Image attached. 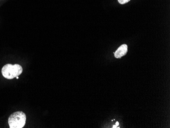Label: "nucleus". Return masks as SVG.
I'll return each mask as SVG.
<instances>
[{"label":"nucleus","instance_id":"nucleus-4","mask_svg":"<svg viewBox=\"0 0 170 128\" xmlns=\"http://www.w3.org/2000/svg\"><path fill=\"white\" fill-rule=\"evenodd\" d=\"M119 3L121 4H124L126 3H127L128 2H129L130 0H118Z\"/></svg>","mask_w":170,"mask_h":128},{"label":"nucleus","instance_id":"nucleus-5","mask_svg":"<svg viewBox=\"0 0 170 128\" xmlns=\"http://www.w3.org/2000/svg\"><path fill=\"white\" fill-rule=\"evenodd\" d=\"M119 122H116V125L117 126H119Z\"/></svg>","mask_w":170,"mask_h":128},{"label":"nucleus","instance_id":"nucleus-2","mask_svg":"<svg viewBox=\"0 0 170 128\" xmlns=\"http://www.w3.org/2000/svg\"><path fill=\"white\" fill-rule=\"evenodd\" d=\"M26 115L22 111L12 113L8 118V124L10 128H22L25 126Z\"/></svg>","mask_w":170,"mask_h":128},{"label":"nucleus","instance_id":"nucleus-3","mask_svg":"<svg viewBox=\"0 0 170 128\" xmlns=\"http://www.w3.org/2000/svg\"><path fill=\"white\" fill-rule=\"evenodd\" d=\"M127 51H128V48L126 45L124 44L121 45L114 53L115 57L116 58H120L126 54Z\"/></svg>","mask_w":170,"mask_h":128},{"label":"nucleus","instance_id":"nucleus-1","mask_svg":"<svg viewBox=\"0 0 170 128\" xmlns=\"http://www.w3.org/2000/svg\"><path fill=\"white\" fill-rule=\"evenodd\" d=\"M22 68L20 65L7 64L3 66L2 74L5 78L11 80L20 76L22 72Z\"/></svg>","mask_w":170,"mask_h":128},{"label":"nucleus","instance_id":"nucleus-6","mask_svg":"<svg viewBox=\"0 0 170 128\" xmlns=\"http://www.w3.org/2000/svg\"><path fill=\"white\" fill-rule=\"evenodd\" d=\"M117 127H118V126H117L116 125H114L113 126V128H117Z\"/></svg>","mask_w":170,"mask_h":128}]
</instances>
